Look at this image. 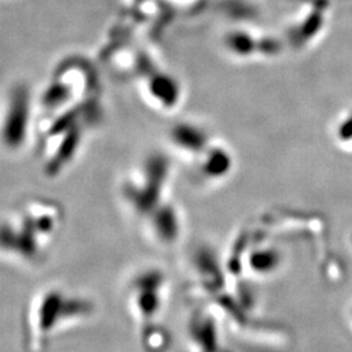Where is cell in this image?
<instances>
[{"mask_svg": "<svg viewBox=\"0 0 352 352\" xmlns=\"http://www.w3.org/2000/svg\"><path fill=\"white\" fill-rule=\"evenodd\" d=\"M62 215L52 205H29L0 222V251L21 261L43 257L59 232Z\"/></svg>", "mask_w": 352, "mask_h": 352, "instance_id": "1", "label": "cell"}, {"mask_svg": "<svg viewBox=\"0 0 352 352\" xmlns=\"http://www.w3.org/2000/svg\"><path fill=\"white\" fill-rule=\"evenodd\" d=\"M90 311L89 302L65 296L62 291H49L33 302L28 315V342L30 350L42 349V342L59 331V327L72 318L85 317Z\"/></svg>", "mask_w": 352, "mask_h": 352, "instance_id": "2", "label": "cell"}, {"mask_svg": "<svg viewBox=\"0 0 352 352\" xmlns=\"http://www.w3.org/2000/svg\"><path fill=\"white\" fill-rule=\"evenodd\" d=\"M164 276L155 270L136 276L129 286L128 302L129 308H132L131 314L144 331L149 330L151 325L154 329L155 321L162 320L160 317L164 316Z\"/></svg>", "mask_w": 352, "mask_h": 352, "instance_id": "3", "label": "cell"}, {"mask_svg": "<svg viewBox=\"0 0 352 352\" xmlns=\"http://www.w3.org/2000/svg\"><path fill=\"white\" fill-rule=\"evenodd\" d=\"M30 122V96L28 89L17 87L10 96L0 126L1 142L10 149H17L25 142Z\"/></svg>", "mask_w": 352, "mask_h": 352, "instance_id": "4", "label": "cell"}]
</instances>
